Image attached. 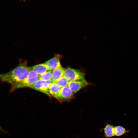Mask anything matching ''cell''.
<instances>
[{
	"mask_svg": "<svg viewBox=\"0 0 138 138\" xmlns=\"http://www.w3.org/2000/svg\"><path fill=\"white\" fill-rule=\"evenodd\" d=\"M52 72L49 71L39 75V79L45 80H52Z\"/></svg>",
	"mask_w": 138,
	"mask_h": 138,
	"instance_id": "cell-13",
	"label": "cell"
},
{
	"mask_svg": "<svg viewBox=\"0 0 138 138\" xmlns=\"http://www.w3.org/2000/svg\"><path fill=\"white\" fill-rule=\"evenodd\" d=\"M30 67L31 70L34 71L39 75L50 71L48 66L44 63L31 66Z\"/></svg>",
	"mask_w": 138,
	"mask_h": 138,
	"instance_id": "cell-9",
	"label": "cell"
},
{
	"mask_svg": "<svg viewBox=\"0 0 138 138\" xmlns=\"http://www.w3.org/2000/svg\"><path fill=\"white\" fill-rule=\"evenodd\" d=\"M39 79V75L34 71L31 70L27 76L21 82L11 85L10 92L16 89L24 88H31L32 85Z\"/></svg>",
	"mask_w": 138,
	"mask_h": 138,
	"instance_id": "cell-2",
	"label": "cell"
},
{
	"mask_svg": "<svg viewBox=\"0 0 138 138\" xmlns=\"http://www.w3.org/2000/svg\"><path fill=\"white\" fill-rule=\"evenodd\" d=\"M85 76L82 71L70 67L65 68L64 74L70 82L85 79Z\"/></svg>",
	"mask_w": 138,
	"mask_h": 138,
	"instance_id": "cell-3",
	"label": "cell"
},
{
	"mask_svg": "<svg viewBox=\"0 0 138 138\" xmlns=\"http://www.w3.org/2000/svg\"><path fill=\"white\" fill-rule=\"evenodd\" d=\"M61 88L56 83L53 82L49 87L48 96L57 99Z\"/></svg>",
	"mask_w": 138,
	"mask_h": 138,
	"instance_id": "cell-8",
	"label": "cell"
},
{
	"mask_svg": "<svg viewBox=\"0 0 138 138\" xmlns=\"http://www.w3.org/2000/svg\"><path fill=\"white\" fill-rule=\"evenodd\" d=\"M74 94L68 86H66L61 88L57 100L60 103L69 101L73 98Z\"/></svg>",
	"mask_w": 138,
	"mask_h": 138,
	"instance_id": "cell-5",
	"label": "cell"
},
{
	"mask_svg": "<svg viewBox=\"0 0 138 138\" xmlns=\"http://www.w3.org/2000/svg\"><path fill=\"white\" fill-rule=\"evenodd\" d=\"M69 81L64 76L59 79L56 83L61 88L68 85Z\"/></svg>",
	"mask_w": 138,
	"mask_h": 138,
	"instance_id": "cell-14",
	"label": "cell"
},
{
	"mask_svg": "<svg viewBox=\"0 0 138 138\" xmlns=\"http://www.w3.org/2000/svg\"><path fill=\"white\" fill-rule=\"evenodd\" d=\"M53 82L52 80H45L39 79L31 88L44 93L48 96L49 87Z\"/></svg>",
	"mask_w": 138,
	"mask_h": 138,
	"instance_id": "cell-4",
	"label": "cell"
},
{
	"mask_svg": "<svg viewBox=\"0 0 138 138\" xmlns=\"http://www.w3.org/2000/svg\"><path fill=\"white\" fill-rule=\"evenodd\" d=\"M27 62L21 60L18 65L10 71L0 74V79L3 82L11 85L18 83L24 80L32 70L30 66L27 65Z\"/></svg>",
	"mask_w": 138,
	"mask_h": 138,
	"instance_id": "cell-1",
	"label": "cell"
},
{
	"mask_svg": "<svg viewBox=\"0 0 138 138\" xmlns=\"http://www.w3.org/2000/svg\"><path fill=\"white\" fill-rule=\"evenodd\" d=\"M114 126L109 123H107L103 128L104 134L106 137L109 138L114 136Z\"/></svg>",
	"mask_w": 138,
	"mask_h": 138,
	"instance_id": "cell-11",
	"label": "cell"
},
{
	"mask_svg": "<svg viewBox=\"0 0 138 138\" xmlns=\"http://www.w3.org/2000/svg\"><path fill=\"white\" fill-rule=\"evenodd\" d=\"M89 85L85 79L69 82L68 86L75 94L83 88Z\"/></svg>",
	"mask_w": 138,
	"mask_h": 138,
	"instance_id": "cell-6",
	"label": "cell"
},
{
	"mask_svg": "<svg viewBox=\"0 0 138 138\" xmlns=\"http://www.w3.org/2000/svg\"><path fill=\"white\" fill-rule=\"evenodd\" d=\"M0 131L2 132H4L5 133L6 132L1 127V126H0Z\"/></svg>",
	"mask_w": 138,
	"mask_h": 138,
	"instance_id": "cell-15",
	"label": "cell"
},
{
	"mask_svg": "<svg viewBox=\"0 0 138 138\" xmlns=\"http://www.w3.org/2000/svg\"><path fill=\"white\" fill-rule=\"evenodd\" d=\"M65 68L62 67L56 68L52 71V80L56 82L59 79L64 76Z\"/></svg>",
	"mask_w": 138,
	"mask_h": 138,
	"instance_id": "cell-10",
	"label": "cell"
},
{
	"mask_svg": "<svg viewBox=\"0 0 138 138\" xmlns=\"http://www.w3.org/2000/svg\"><path fill=\"white\" fill-rule=\"evenodd\" d=\"M123 126L118 125L114 126V136L119 137L129 132Z\"/></svg>",
	"mask_w": 138,
	"mask_h": 138,
	"instance_id": "cell-12",
	"label": "cell"
},
{
	"mask_svg": "<svg viewBox=\"0 0 138 138\" xmlns=\"http://www.w3.org/2000/svg\"><path fill=\"white\" fill-rule=\"evenodd\" d=\"M62 55L55 54L53 57L46 61L44 63L49 67L50 71H52L58 68L62 67L60 60Z\"/></svg>",
	"mask_w": 138,
	"mask_h": 138,
	"instance_id": "cell-7",
	"label": "cell"
},
{
	"mask_svg": "<svg viewBox=\"0 0 138 138\" xmlns=\"http://www.w3.org/2000/svg\"></svg>",
	"mask_w": 138,
	"mask_h": 138,
	"instance_id": "cell-16",
	"label": "cell"
}]
</instances>
